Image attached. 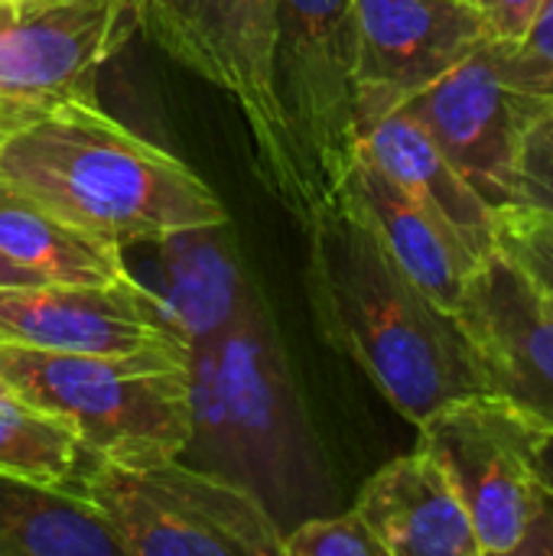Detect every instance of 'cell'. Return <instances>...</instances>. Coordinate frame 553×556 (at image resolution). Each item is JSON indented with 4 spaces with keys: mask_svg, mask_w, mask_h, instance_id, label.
Returning <instances> with one entry per match:
<instances>
[{
    "mask_svg": "<svg viewBox=\"0 0 553 556\" xmlns=\"http://www.w3.org/2000/svg\"><path fill=\"white\" fill-rule=\"evenodd\" d=\"M310 235L306 300L319 336L368 375L414 427L440 407L489 394L473 345L453 313L433 303L339 202Z\"/></svg>",
    "mask_w": 553,
    "mask_h": 556,
    "instance_id": "1",
    "label": "cell"
},
{
    "mask_svg": "<svg viewBox=\"0 0 553 556\" xmlns=\"http://www.w3.org/2000/svg\"><path fill=\"white\" fill-rule=\"evenodd\" d=\"M189 404L186 466L251 492L280 531L326 505L323 450L257 290L225 332L189 345Z\"/></svg>",
    "mask_w": 553,
    "mask_h": 556,
    "instance_id": "2",
    "label": "cell"
},
{
    "mask_svg": "<svg viewBox=\"0 0 553 556\" xmlns=\"http://www.w3.org/2000/svg\"><path fill=\"white\" fill-rule=\"evenodd\" d=\"M0 179L121 251L228 222L202 176L108 117L98 101L52 104L0 137Z\"/></svg>",
    "mask_w": 553,
    "mask_h": 556,
    "instance_id": "3",
    "label": "cell"
},
{
    "mask_svg": "<svg viewBox=\"0 0 553 556\" xmlns=\"http://www.w3.org/2000/svg\"><path fill=\"white\" fill-rule=\"evenodd\" d=\"M7 391L65 424L104 463L156 466L179 459L192 433L189 349L39 352L0 345Z\"/></svg>",
    "mask_w": 553,
    "mask_h": 556,
    "instance_id": "4",
    "label": "cell"
},
{
    "mask_svg": "<svg viewBox=\"0 0 553 556\" xmlns=\"http://www.w3.org/2000/svg\"><path fill=\"white\" fill-rule=\"evenodd\" d=\"M75 495L121 556H280L284 531L251 492L183 459L117 466L88 456Z\"/></svg>",
    "mask_w": 553,
    "mask_h": 556,
    "instance_id": "5",
    "label": "cell"
},
{
    "mask_svg": "<svg viewBox=\"0 0 553 556\" xmlns=\"http://www.w3.org/2000/svg\"><path fill=\"white\" fill-rule=\"evenodd\" d=\"M274 88L306 231L336 202L359 150L352 0H274Z\"/></svg>",
    "mask_w": 553,
    "mask_h": 556,
    "instance_id": "6",
    "label": "cell"
},
{
    "mask_svg": "<svg viewBox=\"0 0 553 556\" xmlns=\"http://www.w3.org/2000/svg\"><path fill=\"white\" fill-rule=\"evenodd\" d=\"M274 0H137V26L150 42L238 104L264 189L300 218L290 137L274 88Z\"/></svg>",
    "mask_w": 553,
    "mask_h": 556,
    "instance_id": "7",
    "label": "cell"
},
{
    "mask_svg": "<svg viewBox=\"0 0 553 556\" xmlns=\"http://www.w3.org/2000/svg\"><path fill=\"white\" fill-rule=\"evenodd\" d=\"M417 433V443L430 450L453 479L482 556H512L541 492L535 469L541 430L502 401L479 394L440 407Z\"/></svg>",
    "mask_w": 553,
    "mask_h": 556,
    "instance_id": "8",
    "label": "cell"
},
{
    "mask_svg": "<svg viewBox=\"0 0 553 556\" xmlns=\"http://www.w3.org/2000/svg\"><path fill=\"white\" fill-rule=\"evenodd\" d=\"M548 104L551 101L518 91L499 75L489 39L404 101L401 111L411 114L469 186L499 208L512 205V182L525 143Z\"/></svg>",
    "mask_w": 553,
    "mask_h": 556,
    "instance_id": "9",
    "label": "cell"
},
{
    "mask_svg": "<svg viewBox=\"0 0 553 556\" xmlns=\"http://www.w3.org/2000/svg\"><path fill=\"white\" fill-rule=\"evenodd\" d=\"M473 345L489 397L553 433V300L505 254H486L453 313Z\"/></svg>",
    "mask_w": 553,
    "mask_h": 556,
    "instance_id": "10",
    "label": "cell"
},
{
    "mask_svg": "<svg viewBox=\"0 0 553 556\" xmlns=\"http://www.w3.org/2000/svg\"><path fill=\"white\" fill-rule=\"evenodd\" d=\"M359 134L492 39L473 0H352Z\"/></svg>",
    "mask_w": 553,
    "mask_h": 556,
    "instance_id": "11",
    "label": "cell"
},
{
    "mask_svg": "<svg viewBox=\"0 0 553 556\" xmlns=\"http://www.w3.org/2000/svg\"><path fill=\"white\" fill-rule=\"evenodd\" d=\"M134 23L137 0H0V94L95 104L98 72Z\"/></svg>",
    "mask_w": 553,
    "mask_h": 556,
    "instance_id": "12",
    "label": "cell"
},
{
    "mask_svg": "<svg viewBox=\"0 0 553 556\" xmlns=\"http://www.w3.org/2000/svg\"><path fill=\"white\" fill-rule=\"evenodd\" d=\"M0 345L39 352H137L183 342L166 329L153 293L130 277L111 287H0Z\"/></svg>",
    "mask_w": 553,
    "mask_h": 556,
    "instance_id": "13",
    "label": "cell"
},
{
    "mask_svg": "<svg viewBox=\"0 0 553 556\" xmlns=\"http://www.w3.org/2000/svg\"><path fill=\"white\" fill-rule=\"evenodd\" d=\"M336 202L349 208L398 261V267L447 313H456L476 257L463 241L378 163L355 150Z\"/></svg>",
    "mask_w": 553,
    "mask_h": 556,
    "instance_id": "14",
    "label": "cell"
},
{
    "mask_svg": "<svg viewBox=\"0 0 553 556\" xmlns=\"http://www.w3.org/2000/svg\"><path fill=\"white\" fill-rule=\"evenodd\" d=\"M352 508L388 556H482L453 479L420 443L381 466Z\"/></svg>",
    "mask_w": 553,
    "mask_h": 556,
    "instance_id": "15",
    "label": "cell"
},
{
    "mask_svg": "<svg viewBox=\"0 0 553 556\" xmlns=\"http://www.w3.org/2000/svg\"><path fill=\"white\" fill-rule=\"evenodd\" d=\"M153 248V280L143 283L166 329L183 345H199L225 332L248 306L254 283L244 277L228 222L183 228L166 238L147 241Z\"/></svg>",
    "mask_w": 553,
    "mask_h": 556,
    "instance_id": "16",
    "label": "cell"
},
{
    "mask_svg": "<svg viewBox=\"0 0 553 556\" xmlns=\"http://www.w3.org/2000/svg\"><path fill=\"white\" fill-rule=\"evenodd\" d=\"M359 153L378 163L394 182L420 199L482 261L495 251V208L440 153L430 134L401 108L359 134Z\"/></svg>",
    "mask_w": 553,
    "mask_h": 556,
    "instance_id": "17",
    "label": "cell"
},
{
    "mask_svg": "<svg viewBox=\"0 0 553 556\" xmlns=\"http://www.w3.org/2000/svg\"><path fill=\"white\" fill-rule=\"evenodd\" d=\"M0 254L46 283L111 287L127 283L124 251L55 218L26 192L0 179Z\"/></svg>",
    "mask_w": 553,
    "mask_h": 556,
    "instance_id": "18",
    "label": "cell"
},
{
    "mask_svg": "<svg viewBox=\"0 0 553 556\" xmlns=\"http://www.w3.org/2000/svg\"><path fill=\"white\" fill-rule=\"evenodd\" d=\"M0 556H121V547L81 495L0 469Z\"/></svg>",
    "mask_w": 553,
    "mask_h": 556,
    "instance_id": "19",
    "label": "cell"
},
{
    "mask_svg": "<svg viewBox=\"0 0 553 556\" xmlns=\"http://www.w3.org/2000/svg\"><path fill=\"white\" fill-rule=\"evenodd\" d=\"M88 456L65 424L16 397H0V469L75 492Z\"/></svg>",
    "mask_w": 553,
    "mask_h": 556,
    "instance_id": "20",
    "label": "cell"
},
{
    "mask_svg": "<svg viewBox=\"0 0 553 556\" xmlns=\"http://www.w3.org/2000/svg\"><path fill=\"white\" fill-rule=\"evenodd\" d=\"M495 251L518 264L553 300V212L521 202L499 205Z\"/></svg>",
    "mask_w": 553,
    "mask_h": 556,
    "instance_id": "21",
    "label": "cell"
},
{
    "mask_svg": "<svg viewBox=\"0 0 553 556\" xmlns=\"http://www.w3.org/2000/svg\"><path fill=\"white\" fill-rule=\"evenodd\" d=\"M499 75L541 101H553V0H541L528 29L515 42L492 39Z\"/></svg>",
    "mask_w": 553,
    "mask_h": 556,
    "instance_id": "22",
    "label": "cell"
},
{
    "mask_svg": "<svg viewBox=\"0 0 553 556\" xmlns=\"http://www.w3.org/2000/svg\"><path fill=\"white\" fill-rule=\"evenodd\" d=\"M280 556H388L368 525L352 511L313 515L284 531Z\"/></svg>",
    "mask_w": 553,
    "mask_h": 556,
    "instance_id": "23",
    "label": "cell"
},
{
    "mask_svg": "<svg viewBox=\"0 0 553 556\" xmlns=\"http://www.w3.org/2000/svg\"><path fill=\"white\" fill-rule=\"evenodd\" d=\"M512 202L553 212V147L538 140L535 134L525 143V153L512 182Z\"/></svg>",
    "mask_w": 553,
    "mask_h": 556,
    "instance_id": "24",
    "label": "cell"
},
{
    "mask_svg": "<svg viewBox=\"0 0 553 556\" xmlns=\"http://www.w3.org/2000/svg\"><path fill=\"white\" fill-rule=\"evenodd\" d=\"M473 3L482 10L495 42H515L528 29L541 0H473Z\"/></svg>",
    "mask_w": 553,
    "mask_h": 556,
    "instance_id": "25",
    "label": "cell"
},
{
    "mask_svg": "<svg viewBox=\"0 0 553 556\" xmlns=\"http://www.w3.org/2000/svg\"><path fill=\"white\" fill-rule=\"evenodd\" d=\"M512 556H553V489L544 482Z\"/></svg>",
    "mask_w": 553,
    "mask_h": 556,
    "instance_id": "26",
    "label": "cell"
},
{
    "mask_svg": "<svg viewBox=\"0 0 553 556\" xmlns=\"http://www.w3.org/2000/svg\"><path fill=\"white\" fill-rule=\"evenodd\" d=\"M42 111H46L42 104L20 101V98H10V94H0V137H7L10 130L23 127L26 121H33V117L42 114Z\"/></svg>",
    "mask_w": 553,
    "mask_h": 556,
    "instance_id": "27",
    "label": "cell"
},
{
    "mask_svg": "<svg viewBox=\"0 0 553 556\" xmlns=\"http://www.w3.org/2000/svg\"><path fill=\"white\" fill-rule=\"evenodd\" d=\"M535 469L544 485L553 489V433H541L535 443Z\"/></svg>",
    "mask_w": 553,
    "mask_h": 556,
    "instance_id": "28",
    "label": "cell"
},
{
    "mask_svg": "<svg viewBox=\"0 0 553 556\" xmlns=\"http://www.w3.org/2000/svg\"><path fill=\"white\" fill-rule=\"evenodd\" d=\"M26 283H46V280H39L33 270L20 267V264H13L10 257L0 254V287H26Z\"/></svg>",
    "mask_w": 553,
    "mask_h": 556,
    "instance_id": "29",
    "label": "cell"
},
{
    "mask_svg": "<svg viewBox=\"0 0 553 556\" xmlns=\"http://www.w3.org/2000/svg\"><path fill=\"white\" fill-rule=\"evenodd\" d=\"M531 134H535L538 140H544L548 147H553V101L548 104V111L541 114V121L535 124V130H531Z\"/></svg>",
    "mask_w": 553,
    "mask_h": 556,
    "instance_id": "30",
    "label": "cell"
},
{
    "mask_svg": "<svg viewBox=\"0 0 553 556\" xmlns=\"http://www.w3.org/2000/svg\"><path fill=\"white\" fill-rule=\"evenodd\" d=\"M0 397H13V394L7 391V384H3V381H0Z\"/></svg>",
    "mask_w": 553,
    "mask_h": 556,
    "instance_id": "31",
    "label": "cell"
}]
</instances>
